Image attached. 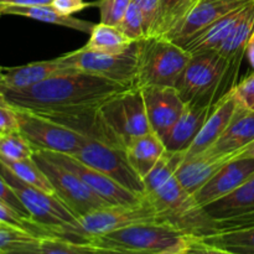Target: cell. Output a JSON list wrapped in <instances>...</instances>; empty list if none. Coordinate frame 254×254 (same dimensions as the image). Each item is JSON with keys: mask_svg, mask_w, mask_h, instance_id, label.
I'll return each mask as SVG.
<instances>
[{"mask_svg": "<svg viewBox=\"0 0 254 254\" xmlns=\"http://www.w3.org/2000/svg\"><path fill=\"white\" fill-rule=\"evenodd\" d=\"M102 119L124 146L136 136L150 133L143 91L131 87L107 101L98 109Z\"/></svg>", "mask_w": 254, "mask_h": 254, "instance_id": "obj_10", "label": "cell"}, {"mask_svg": "<svg viewBox=\"0 0 254 254\" xmlns=\"http://www.w3.org/2000/svg\"><path fill=\"white\" fill-rule=\"evenodd\" d=\"M0 223L9 228L24 231V232L36 236L39 238L49 237V235L41 227H39L36 223H34L32 221L25 220L19 213L15 212L12 208H10L9 206L4 205L1 202H0Z\"/></svg>", "mask_w": 254, "mask_h": 254, "instance_id": "obj_34", "label": "cell"}, {"mask_svg": "<svg viewBox=\"0 0 254 254\" xmlns=\"http://www.w3.org/2000/svg\"><path fill=\"white\" fill-rule=\"evenodd\" d=\"M138 76L135 87H175L191 59L183 46L164 37H146L138 41Z\"/></svg>", "mask_w": 254, "mask_h": 254, "instance_id": "obj_5", "label": "cell"}, {"mask_svg": "<svg viewBox=\"0 0 254 254\" xmlns=\"http://www.w3.org/2000/svg\"><path fill=\"white\" fill-rule=\"evenodd\" d=\"M2 163L7 166V169L14 175H16L25 184L40 189V190L51 193V195H55L51 183L32 158L20 161H2Z\"/></svg>", "mask_w": 254, "mask_h": 254, "instance_id": "obj_32", "label": "cell"}, {"mask_svg": "<svg viewBox=\"0 0 254 254\" xmlns=\"http://www.w3.org/2000/svg\"><path fill=\"white\" fill-rule=\"evenodd\" d=\"M213 106L215 103H203V102L185 103L180 117L164 139L166 150L188 153L189 148L198 135L206 119L210 116Z\"/></svg>", "mask_w": 254, "mask_h": 254, "instance_id": "obj_18", "label": "cell"}, {"mask_svg": "<svg viewBox=\"0 0 254 254\" xmlns=\"http://www.w3.org/2000/svg\"><path fill=\"white\" fill-rule=\"evenodd\" d=\"M121 254H123V253H121Z\"/></svg>", "mask_w": 254, "mask_h": 254, "instance_id": "obj_51", "label": "cell"}, {"mask_svg": "<svg viewBox=\"0 0 254 254\" xmlns=\"http://www.w3.org/2000/svg\"><path fill=\"white\" fill-rule=\"evenodd\" d=\"M40 238L14 228H0V254L16 247L39 242Z\"/></svg>", "mask_w": 254, "mask_h": 254, "instance_id": "obj_37", "label": "cell"}, {"mask_svg": "<svg viewBox=\"0 0 254 254\" xmlns=\"http://www.w3.org/2000/svg\"><path fill=\"white\" fill-rule=\"evenodd\" d=\"M238 108H240V104L236 101L232 88H231L215 103L202 129L189 148L186 156L200 154L212 146L225 133L227 127L232 122L233 117L237 113Z\"/></svg>", "mask_w": 254, "mask_h": 254, "instance_id": "obj_19", "label": "cell"}, {"mask_svg": "<svg viewBox=\"0 0 254 254\" xmlns=\"http://www.w3.org/2000/svg\"><path fill=\"white\" fill-rule=\"evenodd\" d=\"M0 228H9V227H6V226H4V225H1V223H0ZM15 230V228H14Z\"/></svg>", "mask_w": 254, "mask_h": 254, "instance_id": "obj_49", "label": "cell"}, {"mask_svg": "<svg viewBox=\"0 0 254 254\" xmlns=\"http://www.w3.org/2000/svg\"><path fill=\"white\" fill-rule=\"evenodd\" d=\"M245 6L225 15L220 20L213 22L212 25L203 29L202 31L191 36L190 39L183 42L180 46H183L191 55L203 51H218V49L222 46L225 40L230 35L231 30L233 29L237 20L240 19L241 12H242Z\"/></svg>", "mask_w": 254, "mask_h": 254, "instance_id": "obj_24", "label": "cell"}, {"mask_svg": "<svg viewBox=\"0 0 254 254\" xmlns=\"http://www.w3.org/2000/svg\"><path fill=\"white\" fill-rule=\"evenodd\" d=\"M134 42L136 41H133L126 36L117 26L99 22L92 29L88 41L83 49L102 52V54L118 55L126 52Z\"/></svg>", "mask_w": 254, "mask_h": 254, "instance_id": "obj_28", "label": "cell"}, {"mask_svg": "<svg viewBox=\"0 0 254 254\" xmlns=\"http://www.w3.org/2000/svg\"><path fill=\"white\" fill-rule=\"evenodd\" d=\"M39 242L36 243H30V245L21 246V247H16L14 250H10L4 254H44L39 247Z\"/></svg>", "mask_w": 254, "mask_h": 254, "instance_id": "obj_44", "label": "cell"}, {"mask_svg": "<svg viewBox=\"0 0 254 254\" xmlns=\"http://www.w3.org/2000/svg\"><path fill=\"white\" fill-rule=\"evenodd\" d=\"M73 156L86 165L109 176L135 195L145 196L144 180L131 168L127 158L126 148L86 136L84 143Z\"/></svg>", "mask_w": 254, "mask_h": 254, "instance_id": "obj_9", "label": "cell"}, {"mask_svg": "<svg viewBox=\"0 0 254 254\" xmlns=\"http://www.w3.org/2000/svg\"><path fill=\"white\" fill-rule=\"evenodd\" d=\"M2 72H4V67L0 66V92H1V82H2ZM0 101H2L1 93H0Z\"/></svg>", "mask_w": 254, "mask_h": 254, "instance_id": "obj_48", "label": "cell"}, {"mask_svg": "<svg viewBox=\"0 0 254 254\" xmlns=\"http://www.w3.org/2000/svg\"><path fill=\"white\" fill-rule=\"evenodd\" d=\"M138 5L144 20V30H145V39L150 37L155 26L156 16L159 11V0H133Z\"/></svg>", "mask_w": 254, "mask_h": 254, "instance_id": "obj_40", "label": "cell"}, {"mask_svg": "<svg viewBox=\"0 0 254 254\" xmlns=\"http://www.w3.org/2000/svg\"><path fill=\"white\" fill-rule=\"evenodd\" d=\"M44 151L46 156L60 165L64 166L76 174L96 195L103 198L109 205H118V203H131L136 202L144 196H138L134 192L129 191L128 189L123 188L121 184L114 181L109 176L104 175L101 171L96 170L92 166L86 165L73 155L61 153H54V151Z\"/></svg>", "mask_w": 254, "mask_h": 254, "instance_id": "obj_13", "label": "cell"}, {"mask_svg": "<svg viewBox=\"0 0 254 254\" xmlns=\"http://www.w3.org/2000/svg\"><path fill=\"white\" fill-rule=\"evenodd\" d=\"M71 71L59 57L46 61L31 62L16 67H4L1 89H24L35 86L55 74Z\"/></svg>", "mask_w": 254, "mask_h": 254, "instance_id": "obj_20", "label": "cell"}, {"mask_svg": "<svg viewBox=\"0 0 254 254\" xmlns=\"http://www.w3.org/2000/svg\"><path fill=\"white\" fill-rule=\"evenodd\" d=\"M203 208L215 222L254 213V176L232 193Z\"/></svg>", "mask_w": 254, "mask_h": 254, "instance_id": "obj_23", "label": "cell"}, {"mask_svg": "<svg viewBox=\"0 0 254 254\" xmlns=\"http://www.w3.org/2000/svg\"><path fill=\"white\" fill-rule=\"evenodd\" d=\"M0 174L25 206L32 222L49 236L72 240L78 226V217L57 196L25 184L1 160Z\"/></svg>", "mask_w": 254, "mask_h": 254, "instance_id": "obj_3", "label": "cell"}, {"mask_svg": "<svg viewBox=\"0 0 254 254\" xmlns=\"http://www.w3.org/2000/svg\"><path fill=\"white\" fill-rule=\"evenodd\" d=\"M0 202L9 206L10 208H12L15 212L19 213V215L21 216V217H24L25 220L31 221L29 212H27V210L25 208V206L22 205V202L20 201V198L17 197L15 191L12 190L11 186L9 185V183L2 178L1 174H0Z\"/></svg>", "mask_w": 254, "mask_h": 254, "instance_id": "obj_39", "label": "cell"}, {"mask_svg": "<svg viewBox=\"0 0 254 254\" xmlns=\"http://www.w3.org/2000/svg\"><path fill=\"white\" fill-rule=\"evenodd\" d=\"M151 222L160 221L150 201L144 196L136 202L104 206L79 217L78 226L71 241L88 242L92 238L114 232L121 228Z\"/></svg>", "mask_w": 254, "mask_h": 254, "instance_id": "obj_7", "label": "cell"}, {"mask_svg": "<svg viewBox=\"0 0 254 254\" xmlns=\"http://www.w3.org/2000/svg\"><path fill=\"white\" fill-rule=\"evenodd\" d=\"M39 247L44 254H121L89 242H77L54 236L40 238Z\"/></svg>", "mask_w": 254, "mask_h": 254, "instance_id": "obj_31", "label": "cell"}, {"mask_svg": "<svg viewBox=\"0 0 254 254\" xmlns=\"http://www.w3.org/2000/svg\"><path fill=\"white\" fill-rule=\"evenodd\" d=\"M250 1L252 0H198L185 21L169 40L181 45L221 17L245 6Z\"/></svg>", "mask_w": 254, "mask_h": 254, "instance_id": "obj_16", "label": "cell"}, {"mask_svg": "<svg viewBox=\"0 0 254 254\" xmlns=\"http://www.w3.org/2000/svg\"><path fill=\"white\" fill-rule=\"evenodd\" d=\"M145 197L153 205L160 222L188 237L205 238L218 232L215 221L176 178L145 193Z\"/></svg>", "mask_w": 254, "mask_h": 254, "instance_id": "obj_2", "label": "cell"}, {"mask_svg": "<svg viewBox=\"0 0 254 254\" xmlns=\"http://www.w3.org/2000/svg\"><path fill=\"white\" fill-rule=\"evenodd\" d=\"M235 154H218L205 150L186 156L175 178L186 191L195 195L226 164L235 160Z\"/></svg>", "mask_w": 254, "mask_h": 254, "instance_id": "obj_17", "label": "cell"}, {"mask_svg": "<svg viewBox=\"0 0 254 254\" xmlns=\"http://www.w3.org/2000/svg\"><path fill=\"white\" fill-rule=\"evenodd\" d=\"M19 130L16 111L4 101H0V135Z\"/></svg>", "mask_w": 254, "mask_h": 254, "instance_id": "obj_41", "label": "cell"}, {"mask_svg": "<svg viewBox=\"0 0 254 254\" xmlns=\"http://www.w3.org/2000/svg\"><path fill=\"white\" fill-rule=\"evenodd\" d=\"M254 141V112L240 106L225 133L206 150L218 154H235ZM236 158V156H235Z\"/></svg>", "mask_w": 254, "mask_h": 254, "instance_id": "obj_21", "label": "cell"}, {"mask_svg": "<svg viewBox=\"0 0 254 254\" xmlns=\"http://www.w3.org/2000/svg\"><path fill=\"white\" fill-rule=\"evenodd\" d=\"M34 146L20 130L0 135V160L20 161L34 155Z\"/></svg>", "mask_w": 254, "mask_h": 254, "instance_id": "obj_33", "label": "cell"}, {"mask_svg": "<svg viewBox=\"0 0 254 254\" xmlns=\"http://www.w3.org/2000/svg\"><path fill=\"white\" fill-rule=\"evenodd\" d=\"M118 29L123 32L126 36L131 39L133 41H140L145 39V30H144V20L138 5L131 0L130 5L127 9Z\"/></svg>", "mask_w": 254, "mask_h": 254, "instance_id": "obj_35", "label": "cell"}, {"mask_svg": "<svg viewBox=\"0 0 254 254\" xmlns=\"http://www.w3.org/2000/svg\"><path fill=\"white\" fill-rule=\"evenodd\" d=\"M32 159L50 180L55 196H57L78 218L109 205L96 195L76 174L55 163L42 150H35Z\"/></svg>", "mask_w": 254, "mask_h": 254, "instance_id": "obj_12", "label": "cell"}, {"mask_svg": "<svg viewBox=\"0 0 254 254\" xmlns=\"http://www.w3.org/2000/svg\"><path fill=\"white\" fill-rule=\"evenodd\" d=\"M189 240H190V237L184 238V240L181 241V242H179L178 245L173 246V247L170 248H166V250L161 251V252L155 253V254H185L189 246Z\"/></svg>", "mask_w": 254, "mask_h": 254, "instance_id": "obj_45", "label": "cell"}, {"mask_svg": "<svg viewBox=\"0 0 254 254\" xmlns=\"http://www.w3.org/2000/svg\"><path fill=\"white\" fill-rule=\"evenodd\" d=\"M185 254H236V253L222 250V248L213 247V246H210L207 245V243L202 242L200 238L190 237V240H189L188 250H186Z\"/></svg>", "mask_w": 254, "mask_h": 254, "instance_id": "obj_43", "label": "cell"}, {"mask_svg": "<svg viewBox=\"0 0 254 254\" xmlns=\"http://www.w3.org/2000/svg\"><path fill=\"white\" fill-rule=\"evenodd\" d=\"M129 88L131 87L127 84L71 69L29 88H2L0 93L2 101L12 108L46 117H62L97 111Z\"/></svg>", "mask_w": 254, "mask_h": 254, "instance_id": "obj_1", "label": "cell"}, {"mask_svg": "<svg viewBox=\"0 0 254 254\" xmlns=\"http://www.w3.org/2000/svg\"><path fill=\"white\" fill-rule=\"evenodd\" d=\"M195 1H196V4H197V1H198V0H195Z\"/></svg>", "mask_w": 254, "mask_h": 254, "instance_id": "obj_50", "label": "cell"}, {"mask_svg": "<svg viewBox=\"0 0 254 254\" xmlns=\"http://www.w3.org/2000/svg\"><path fill=\"white\" fill-rule=\"evenodd\" d=\"M200 240L213 247L222 248L236 254H254V226L232 231H221Z\"/></svg>", "mask_w": 254, "mask_h": 254, "instance_id": "obj_29", "label": "cell"}, {"mask_svg": "<svg viewBox=\"0 0 254 254\" xmlns=\"http://www.w3.org/2000/svg\"><path fill=\"white\" fill-rule=\"evenodd\" d=\"M235 159H254V141L236 153Z\"/></svg>", "mask_w": 254, "mask_h": 254, "instance_id": "obj_47", "label": "cell"}, {"mask_svg": "<svg viewBox=\"0 0 254 254\" xmlns=\"http://www.w3.org/2000/svg\"><path fill=\"white\" fill-rule=\"evenodd\" d=\"M2 15H16V16L29 17V19L37 20V21L77 30L79 32H84V34H91L92 29L96 25L91 21L60 14L51 5H41V6H0V16H2Z\"/></svg>", "mask_w": 254, "mask_h": 254, "instance_id": "obj_25", "label": "cell"}, {"mask_svg": "<svg viewBox=\"0 0 254 254\" xmlns=\"http://www.w3.org/2000/svg\"><path fill=\"white\" fill-rule=\"evenodd\" d=\"M186 158V151H170L165 150L153 170L144 178V185H145V193L151 192L159 186L164 185L175 178L179 168L184 163Z\"/></svg>", "mask_w": 254, "mask_h": 254, "instance_id": "obj_30", "label": "cell"}, {"mask_svg": "<svg viewBox=\"0 0 254 254\" xmlns=\"http://www.w3.org/2000/svg\"><path fill=\"white\" fill-rule=\"evenodd\" d=\"M163 139L154 131L131 139L126 145V154L131 168L144 180L165 153Z\"/></svg>", "mask_w": 254, "mask_h": 254, "instance_id": "obj_22", "label": "cell"}, {"mask_svg": "<svg viewBox=\"0 0 254 254\" xmlns=\"http://www.w3.org/2000/svg\"><path fill=\"white\" fill-rule=\"evenodd\" d=\"M14 109L20 133L31 143L35 150L74 155L86 140V136L56 119L24 109Z\"/></svg>", "mask_w": 254, "mask_h": 254, "instance_id": "obj_11", "label": "cell"}, {"mask_svg": "<svg viewBox=\"0 0 254 254\" xmlns=\"http://www.w3.org/2000/svg\"><path fill=\"white\" fill-rule=\"evenodd\" d=\"M151 130L166 138L184 111L186 102L175 87L150 86L141 88Z\"/></svg>", "mask_w": 254, "mask_h": 254, "instance_id": "obj_14", "label": "cell"}, {"mask_svg": "<svg viewBox=\"0 0 254 254\" xmlns=\"http://www.w3.org/2000/svg\"><path fill=\"white\" fill-rule=\"evenodd\" d=\"M254 31V0L248 2L243 7L241 12L240 19L235 24L233 29L231 30L230 35L222 46L218 49V52L222 55L225 59L232 62L233 64L240 66L242 57L246 54V45L248 39L251 37Z\"/></svg>", "mask_w": 254, "mask_h": 254, "instance_id": "obj_26", "label": "cell"}, {"mask_svg": "<svg viewBox=\"0 0 254 254\" xmlns=\"http://www.w3.org/2000/svg\"><path fill=\"white\" fill-rule=\"evenodd\" d=\"M138 57L139 44L136 41L123 54H102L81 47L76 51L62 55L59 59L64 66L74 71L94 74L109 81L135 87Z\"/></svg>", "mask_w": 254, "mask_h": 254, "instance_id": "obj_8", "label": "cell"}, {"mask_svg": "<svg viewBox=\"0 0 254 254\" xmlns=\"http://www.w3.org/2000/svg\"><path fill=\"white\" fill-rule=\"evenodd\" d=\"M195 5V0H159L158 16L150 37L170 39Z\"/></svg>", "mask_w": 254, "mask_h": 254, "instance_id": "obj_27", "label": "cell"}, {"mask_svg": "<svg viewBox=\"0 0 254 254\" xmlns=\"http://www.w3.org/2000/svg\"><path fill=\"white\" fill-rule=\"evenodd\" d=\"M246 56H247L248 62H250L251 67L254 71V31L251 35V37L248 39L247 45H246Z\"/></svg>", "mask_w": 254, "mask_h": 254, "instance_id": "obj_46", "label": "cell"}, {"mask_svg": "<svg viewBox=\"0 0 254 254\" xmlns=\"http://www.w3.org/2000/svg\"><path fill=\"white\" fill-rule=\"evenodd\" d=\"M186 237L166 223L151 222L121 228L88 242L124 254H155L178 245Z\"/></svg>", "mask_w": 254, "mask_h": 254, "instance_id": "obj_6", "label": "cell"}, {"mask_svg": "<svg viewBox=\"0 0 254 254\" xmlns=\"http://www.w3.org/2000/svg\"><path fill=\"white\" fill-rule=\"evenodd\" d=\"M238 69V64H233L218 51L197 52L191 55L175 88L186 103H216L218 99H213L215 94L226 78H236Z\"/></svg>", "mask_w": 254, "mask_h": 254, "instance_id": "obj_4", "label": "cell"}, {"mask_svg": "<svg viewBox=\"0 0 254 254\" xmlns=\"http://www.w3.org/2000/svg\"><path fill=\"white\" fill-rule=\"evenodd\" d=\"M254 176V159H235L207 181L195 198L202 207L232 193Z\"/></svg>", "mask_w": 254, "mask_h": 254, "instance_id": "obj_15", "label": "cell"}, {"mask_svg": "<svg viewBox=\"0 0 254 254\" xmlns=\"http://www.w3.org/2000/svg\"><path fill=\"white\" fill-rule=\"evenodd\" d=\"M92 2L93 6L98 7L99 10L101 14L99 22L118 27L131 0H97Z\"/></svg>", "mask_w": 254, "mask_h": 254, "instance_id": "obj_36", "label": "cell"}, {"mask_svg": "<svg viewBox=\"0 0 254 254\" xmlns=\"http://www.w3.org/2000/svg\"><path fill=\"white\" fill-rule=\"evenodd\" d=\"M233 96L242 108L254 112V71L232 88Z\"/></svg>", "mask_w": 254, "mask_h": 254, "instance_id": "obj_38", "label": "cell"}, {"mask_svg": "<svg viewBox=\"0 0 254 254\" xmlns=\"http://www.w3.org/2000/svg\"><path fill=\"white\" fill-rule=\"evenodd\" d=\"M51 6L60 14L72 16L76 12L93 6V2H87L84 0H54Z\"/></svg>", "mask_w": 254, "mask_h": 254, "instance_id": "obj_42", "label": "cell"}]
</instances>
